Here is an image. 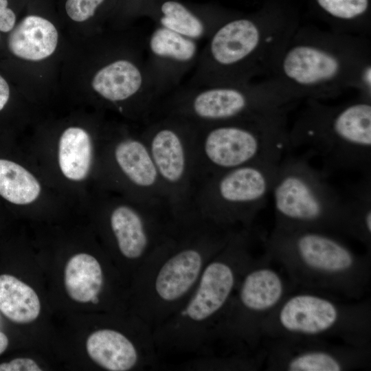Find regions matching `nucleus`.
Returning a JSON list of instances; mask_svg holds the SVG:
<instances>
[{
	"label": "nucleus",
	"mask_w": 371,
	"mask_h": 371,
	"mask_svg": "<svg viewBox=\"0 0 371 371\" xmlns=\"http://www.w3.org/2000/svg\"><path fill=\"white\" fill-rule=\"evenodd\" d=\"M237 229L194 210L178 215L169 236L134 275V315L153 329L175 312Z\"/></svg>",
	"instance_id": "nucleus-1"
},
{
	"label": "nucleus",
	"mask_w": 371,
	"mask_h": 371,
	"mask_svg": "<svg viewBox=\"0 0 371 371\" xmlns=\"http://www.w3.org/2000/svg\"><path fill=\"white\" fill-rule=\"evenodd\" d=\"M271 78L300 100L335 98L349 89H371L368 36L311 28L295 30L280 54Z\"/></svg>",
	"instance_id": "nucleus-2"
},
{
	"label": "nucleus",
	"mask_w": 371,
	"mask_h": 371,
	"mask_svg": "<svg viewBox=\"0 0 371 371\" xmlns=\"http://www.w3.org/2000/svg\"><path fill=\"white\" fill-rule=\"evenodd\" d=\"M254 229L238 228L210 260L182 305L153 329L157 352L203 355L213 328L256 258Z\"/></svg>",
	"instance_id": "nucleus-3"
},
{
	"label": "nucleus",
	"mask_w": 371,
	"mask_h": 371,
	"mask_svg": "<svg viewBox=\"0 0 371 371\" xmlns=\"http://www.w3.org/2000/svg\"><path fill=\"white\" fill-rule=\"evenodd\" d=\"M262 243L295 287L353 300L363 299L370 290V253L356 252L337 234L273 227Z\"/></svg>",
	"instance_id": "nucleus-4"
},
{
	"label": "nucleus",
	"mask_w": 371,
	"mask_h": 371,
	"mask_svg": "<svg viewBox=\"0 0 371 371\" xmlns=\"http://www.w3.org/2000/svg\"><path fill=\"white\" fill-rule=\"evenodd\" d=\"M291 127L289 149L317 157L328 170L371 171V100L339 104L306 99Z\"/></svg>",
	"instance_id": "nucleus-5"
},
{
	"label": "nucleus",
	"mask_w": 371,
	"mask_h": 371,
	"mask_svg": "<svg viewBox=\"0 0 371 371\" xmlns=\"http://www.w3.org/2000/svg\"><path fill=\"white\" fill-rule=\"evenodd\" d=\"M297 28L293 20L276 16L237 18L221 23L203 50V85L271 78L280 54Z\"/></svg>",
	"instance_id": "nucleus-6"
},
{
	"label": "nucleus",
	"mask_w": 371,
	"mask_h": 371,
	"mask_svg": "<svg viewBox=\"0 0 371 371\" xmlns=\"http://www.w3.org/2000/svg\"><path fill=\"white\" fill-rule=\"evenodd\" d=\"M265 252L242 276L203 355L263 359L264 319L295 286Z\"/></svg>",
	"instance_id": "nucleus-7"
},
{
	"label": "nucleus",
	"mask_w": 371,
	"mask_h": 371,
	"mask_svg": "<svg viewBox=\"0 0 371 371\" xmlns=\"http://www.w3.org/2000/svg\"><path fill=\"white\" fill-rule=\"evenodd\" d=\"M293 289L263 321V337L314 338L371 348V303Z\"/></svg>",
	"instance_id": "nucleus-8"
},
{
	"label": "nucleus",
	"mask_w": 371,
	"mask_h": 371,
	"mask_svg": "<svg viewBox=\"0 0 371 371\" xmlns=\"http://www.w3.org/2000/svg\"><path fill=\"white\" fill-rule=\"evenodd\" d=\"M289 111L194 126L199 182L212 175L261 161H280L289 150Z\"/></svg>",
	"instance_id": "nucleus-9"
},
{
	"label": "nucleus",
	"mask_w": 371,
	"mask_h": 371,
	"mask_svg": "<svg viewBox=\"0 0 371 371\" xmlns=\"http://www.w3.org/2000/svg\"><path fill=\"white\" fill-rule=\"evenodd\" d=\"M271 196L274 228L344 234V199L306 155H284L277 166Z\"/></svg>",
	"instance_id": "nucleus-10"
},
{
	"label": "nucleus",
	"mask_w": 371,
	"mask_h": 371,
	"mask_svg": "<svg viewBox=\"0 0 371 371\" xmlns=\"http://www.w3.org/2000/svg\"><path fill=\"white\" fill-rule=\"evenodd\" d=\"M301 101L274 78L243 84L196 87L164 97L153 116L171 115L194 124L231 121L282 111Z\"/></svg>",
	"instance_id": "nucleus-11"
},
{
	"label": "nucleus",
	"mask_w": 371,
	"mask_h": 371,
	"mask_svg": "<svg viewBox=\"0 0 371 371\" xmlns=\"http://www.w3.org/2000/svg\"><path fill=\"white\" fill-rule=\"evenodd\" d=\"M280 161L254 163L201 180L191 209L220 225L254 229L265 207Z\"/></svg>",
	"instance_id": "nucleus-12"
},
{
	"label": "nucleus",
	"mask_w": 371,
	"mask_h": 371,
	"mask_svg": "<svg viewBox=\"0 0 371 371\" xmlns=\"http://www.w3.org/2000/svg\"><path fill=\"white\" fill-rule=\"evenodd\" d=\"M143 125L142 133L170 205L176 215L190 210L198 183L194 124L161 115Z\"/></svg>",
	"instance_id": "nucleus-13"
},
{
	"label": "nucleus",
	"mask_w": 371,
	"mask_h": 371,
	"mask_svg": "<svg viewBox=\"0 0 371 371\" xmlns=\"http://www.w3.org/2000/svg\"><path fill=\"white\" fill-rule=\"evenodd\" d=\"M170 205L130 198L112 205L108 225L116 249L135 273L169 236L176 221Z\"/></svg>",
	"instance_id": "nucleus-14"
},
{
	"label": "nucleus",
	"mask_w": 371,
	"mask_h": 371,
	"mask_svg": "<svg viewBox=\"0 0 371 371\" xmlns=\"http://www.w3.org/2000/svg\"><path fill=\"white\" fill-rule=\"evenodd\" d=\"M263 367L273 371H344L368 368L371 348L300 337H263Z\"/></svg>",
	"instance_id": "nucleus-15"
},
{
	"label": "nucleus",
	"mask_w": 371,
	"mask_h": 371,
	"mask_svg": "<svg viewBox=\"0 0 371 371\" xmlns=\"http://www.w3.org/2000/svg\"><path fill=\"white\" fill-rule=\"evenodd\" d=\"M86 348L91 360L109 371L148 369L157 361L153 329L150 327L133 335L119 329L101 328L89 336Z\"/></svg>",
	"instance_id": "nucleus-16"
},
{
	"label": "nucleus",
	"mask_w": 371,
	"mask_h": 371,
	"mask_svg": "<svg viewBox=\"0 0 371 371\" xmlns=\"http://www.w3.org/2000/svg\"><path fill=\"white\" fill-rule=\"evenodd\" d=\"M111 153L116 170L127 183L129 197L169 204L142 131L117 139Z\"/></svg>",
	"instance_id": "nucleus-17"
},
{
	"label": "nucleus",
	"mask_w": 371,
	"mask_h": 371,
	"mask_svg": "<svg viewBox=\"0 0 371 371\" xmlns=\"http://www.w3.org/2000/svg\"><path fill=\"white\" fill-rule=\"evenodd\" d=\"M58 43V32L48 20L34 15L25 17L8 38L10 51L16 56L37 61L51 56Z\"/></svg>",
	"instance_id": "nucleus-18"
},
{
	"label": "nucleus",
	"mask_w": 371,
	"mask_h": 371,
	"mask_svg": "<svg viewBox=\"0 0 371 371\" xmlns=\"http://www.w3.org/2000/svg\"><path fill=\"white\" fill-rule=\"evenodd\" d=\"M104 283L103 268L94 256L78 254L67 262L65 269V285L72 300L85 303L91 302L95 297L100 298Z\"/></svg>",
	"instance_id": "nucleus-19"
},
{
	"label": "nucleus",
	"mask_w": 371,
	"mask_h": 371,
	"mask_svg": "<svg viewBox=\"0 0 371 371\" xmlns=\"http://www.w3.org/2000/svg\"><path fill=\"white\" fill-rule=\"evenodd\" d=\"M147 47L153 63H159V67L186 69L198 55L196 41L161 26L148 37Z\"/></svg>",
	"instance_id": "nucleus-20"
},
{
	"label": "nucleus",
	"mask_w": 371,
	"mask_h": 371,
	"mask_svg": "<svg viewBox=\"0 0 371 371\" xmlns=\"http://www.w3.org/2000/svg\"><path fill=\"white\" fill-rule=\"evenodd\" d=\"M363 174L351 196L344 199V234L363 244L371 253V171Z\"/></svg>",
	"instance_id": "nucleus-21"
},
{
	"label": "nucleus",
	"mask_w": 371,
	"mask_h": 371,
	"mask_svg": "<svg viewBox=\"0 0 371 371\" xmlns=\"http://www.w3.org/2000/svg\"><path fill=\"white\" fill-rule=\"evenodd\" d=\"M0 311L14 322L30 323L40 313V300L29 285L13 276L3 274L0 276Z\"/></svg>",
	"instance_id": "nucleus-22"
},
{
	"label": "nucleus",
	"mask_w": 371,
	"mask_h": 371,
	"mask_svg": "<svg viewBox=\"0 0 371 371\" xmlns=\"http://www.w3.org/2000/svg\"><path fill=\"white\" fill-rule=\"evenodd\" d=\"M92 160L89 135L79 127H69L62 134L58 145V162L69 179L81 181L88 175Z\"/></svg>",
	"instance_id": "nucleus-23"
},
{
	"label": "nucleus",
	"mask_w": 371,
	"mask_h": 371,
	"mask_svg": "<svg viewBox=\"0 0 371 371\" xmlns=\"http://www.w3.org/2000/svg\"><path fill=\"white\" fill-rule=\"evenodd\" d=\"M41 192L36 179L19 164L0 159V195L10 203L27 205Z\"/></svg>",
	"instance_id": "nucleus-24"
},
{
	"label": "nucleus",
	"mask_w": 371,
	"mask_h": 371,
	"mask_svg": "<svg viewBox=\"0 0 371 371\" xmlns=\"http://www.w3.org/2000/svg\"><path fill=\"white\" fill-rule=\"evenodd\" d=\"M319 8L336 23L334 32L368 36L370 30L363 22L369 0H315Z\"/></svg>",
	"instance_id": "nucleus-25"
},
{
	"label": "nucleus",
	"mask_w": 371,
	"mask_h": 371,
	"mask_svg": "<svg viewBox=\"0 0 371 371\" xmlns=\"http://www.w3.org/2000/svg\"><path fill=\"white\" fill-rule=\"evenodd\" d=\"M161 12L159 26L194 41L206 36L209 37L213 32L201 19L178 1H165L161 6Z\"/></svg>",
	"instance_id": "nucleus-26"
},
{
	"label": "nucleus",
	"mask_w": 371,
	"mask_h": 371,
	"mask_svg": "<svg viewBox=\"0 0 371 371\" xmlns=\"http://www.w3.org/2000/svg\"><path fill=\"white\" fill-rule=\"evenodd\" d=\"M104 0H67L65 9L68 16L74 21H85L95 14L97 8Z\"/></svg>",
	"instance_id": "nucleus-27"
},
{
	"label": "nucleus",
	"mask_w": 371,
	"mask_h": 371,
	"mask_svg": "<svg viewBox=\"0 0 371 371\" xmlns=\"http://www.w3.org/2000/svg\"><path fill=\"white\" fill-rule=\"evenodd\" d=\"M41 368L32 359L17 358L0 364V371H41Z\"/></svg>",
	"instance_id": "nucleus-28"
},
{
	"label": "nucleus",
	"mask_w": 371,
	"mask_h": 371,
	"mask_svg": "<svg viewBox=\"0 0 371 371\" xmlns=\"http://www.w3.org/2000/svg\"><path fill=\"white\" fill-rule=\"evenodd\" d=\"M14 12L8 8V0H0V31H11L15 24Z\"/></svg>",
	"instance_id": "nucleus-29"
},
{
	"label": "nucleus",
	"mask_w": 371,
	"mask_h": 371,
	"mask_svg": "<svg viewBox=\"0 0 371 371\" xmlns=\"http://www.w3.org/2000/svg\"><path fill=\"white\" fill-rule=\"evenodd\" d=\"M10 96L9 86L5 80L0 76V111L6 104Z\"/></svg>",
	"instance_id": "nucleus-30"
},
{
	"label": "nucleus",
	"mask_w": 371,
	"mask_h": 371,
	"mask_svg": "<svg viewBox=\"0 0 371 371\" xmlns=\"http://www.w3.org/2000/svg\"><path fill=\"white\" fill-rule=\"evenodd\" d=\"M8 346V339L6 335L0 332V355L2 354Z\"/></svg>",
	"instance_id": "nucleus-31"
}]
</instances>
